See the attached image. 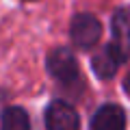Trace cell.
Returning a JSON list of instances; mask_svg holds the SVG:
<instances>
[{
    "label": "cell",
    "mask_w": 130,
    "mask_h": 130,
    "mask_svg": "<svg viewBox=\"0 0 130 130\" xmlns=\"http://www.w3.org/2000/svg\"><path fill=\"white\" fill-rule=\"evenodd\" d=\"M111 48L119 61H126L130 56V11L121 9L113 15V43Z\"/></svg>",
    "instance_id": "3"
},
{
    "label": "cell",
    "mask_w": 130,
    "mask_h": 130,
    "mask_svg": "<svg viewBox=\"0 0 130 130\" xmlns=\"http://www.w3.org/2000/svg\"><path fill=\"white\" fill-rule=\"evenodd\" d=\"M48 130H78V113L65 102H52L46 111Z\"/></svg>",
    "instance_id": "4"
},
{
    "label": "cell",
    "mask_w": 130,
    "mask_h": 130,
    "mask_svg": "<svg viewBox=\"0 0 130 130\" xmlns=\"http://www.w3.org/2000/svg\"><path fill=\"white\" fill-rule=\"evenodd\" d=\"M0 130H30V119L26 111L20 106L5 108L2 119H0Z\"/></svg>",
    "instance_id": "7"
},
{
    "label": "cell",
    "mask_w": 130,
    "mask_h": 130,
    "mask_svg": "<svg viewBox=\"0 0 130 130\" xmlns=\"http://www.w3.org/2000/svg\"><path fill=\"white\" fill-rule=\"evenodd\" d=\"M124 91H126V93L130 95V72H128V76L124 78Z\"/></svg>",
    "instance_id": "8"
},
{
    "label": "cell",
    "mask_w": 130,
    "mask_h": 130,
    "mask_svg": "<svg viewBox=\"0 0 130 130\" xmlns=\"http://www.w3.org/2000/svg\"><path fill=\"white\" fill-rule=\"evenodd\" d=\"M70 35H72V41L76 43L78 48H91L98 43L100 35H102V24L95 15H89V13H78L74 20H72V26H70Z\"/></svg>",
    "instance_id": "1"
},
{
    "label": "cell",
    "mask_w": 130,
    "mask_h": 130,
    "mask_svg": "<svg viewBox=\"0 0 130 130\" xmlns=\"http://www.w3.org/2000/svg\"><path fill=\"white\" fill-rule=\"evenodd\" d=\"M119 56L115 54V50H113L111 46L108 48H102V50L98 52L95 56H93V72L98 74V78H113L117 72V67H119Z\"/></svg>",
    "instance_id": "6"
},
{
    "label": "cell",
    "mask_w": 130,
    "mask_h": 130,
    "mask_svg": "<svg viewBox=\"0 0 130 130\" xmlns=\"http://www.w3.org/2000/svg\"><path fill=\"white\" fill-rule=\"evenodd\" d=\"M48 72L63 85H72L78 78V61L67 48H56L48 56Z\"/></svg>",
    "instance_id": "2"
},
{
    "label": "cell",
    "mask_w": 130,
    "mask_h": 130,
    "mask_svg": "<svg viewBox=\"0 0 130 130\" xmlns=\"http://www.w3.org/2000/svg\"><path fill=\"white\" fill-rule=\"evenodd\" d=\"M91 130H126V115L117 104H104L91 119Z\"/></svg>",
    "instance_id": "5"
}]
</instances>
